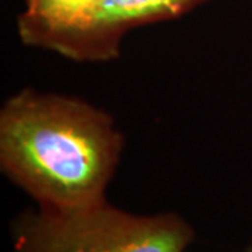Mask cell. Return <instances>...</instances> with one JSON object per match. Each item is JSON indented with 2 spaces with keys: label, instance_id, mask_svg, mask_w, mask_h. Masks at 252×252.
<instances>
[{
  "label": "cell",
  "instance_id": "obj_3",
  "mask_svg": "<svg viewBox=\"0 0 252 252\" xmlns=\"http://www.w3.org/2000/svg\"><path fill=\"white\" fill-rule=\"evenodd\" d=\"M105 0H26L18 14L20 39L73 61L81 49Z\"/></svg>",
  "mask_w": 252,
  "mask_h": 252
},
{
  "label": "cell",
  "instance_id": "obj_1",
  "mask_svg": "<svg viewBox=\"0 0 252 252\" xmlns=\"http://www.w3.org/2000/svg\"><path fill=\"white\" fill-rule=\"evenodd\" d=\"M122 147L114 119L74 97L26 89L0 111V168L39 207L107 200Z\"/></svg>",
  "mask_w": 252,
  "mask_h": 252
},
{
  "label": "cell",
  "instance_id": "obj_5",
  "mask_svg": "<svg viewBox=\"0 0 252 252\" xmlns=\"http://www.w3.org/2000/svg\"><path fill=\"white\" fill-rule=\"evenodd\" d=\"M243 252H252V241L248 244V247H247V248H245Z\"/></svg>",
  "mask_w": 252,
  "mask_h": 252
},
{
  "label": "cell",
  "instance_id": "obj_2",
  "mask_svg": "<svg viewBox=\"0 0 252 252\" xmlns=\"http://www.w3.org/2000/svg\"><path fill=\"white\" fill-rule=\"evenodd\" d=\"M11 231L14 252H185L195 237L175 213L135 215L108 200L74 210L38 207Z\"/></svg>",
  "mask_w": 252,
  "mask_h": 252
},
{
  "label": "cell",
  "instance_id": "obj_4",
  "mask_svg": "<svg viewBox=\"0 0 252 252\" xmlns=\"http://www.w3.org/2000/svg\"><path fill=\"white\" fill-rule=\"evenodd\" d=\"M209 0H105L81 49V62H107L119 56L121 42L133 28L167 21Z\"/></svg>",
  "mask_w": 252,
  "mask_h": 252
}]
</instances>
